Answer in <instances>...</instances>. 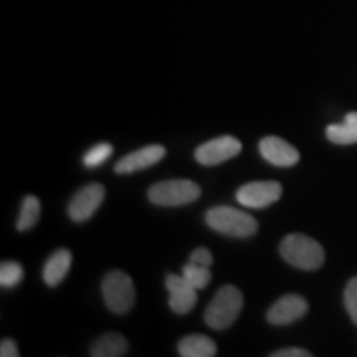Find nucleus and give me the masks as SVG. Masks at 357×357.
<instances>
[{"label": "nucleus", "instance_id": "2", "mask_svg": "<svg viewBox=\"0 0 357 357\" xmlns=\"http://www.w3.org/2000/svg\"><path fill=\"white\" fill-rule=\"evenodd\" d=\"M243 310V294L234 284H223L204 312L205 323L215 331H223L235 323Z\"/></svg>", "mask_w": 357, "mask_h": 357}, {"label": "nucleus", "instance_id": "8", "mask_svg": "<svg viewBox=\"0 0 357 357\" xmlns=\"http://www.w3.org/2000/svg\"><path fill=\"white\" fill-rule=\"evenodd\" d=\"M105 200V185L89 184L79 189L70 200L68 215L73 222H86L95 215Z\"/></svg>", "mask_w": 357, "mask_h": 357}, {"label": "nucleus", "instance_id": "7", "mask_svg": "<svg viewBox=\"0 0 357 357\" xmlns=\"http://www.w3.org/2000/svg\"><path fill=\"white\" fill-rule=\"evenodd\" d=\"M242 151V142L234 136H220L204 142L195 149V160L202 166H217L225 162Z\"/></svg>", "mask_w": 357, "mask_h": 357}, {"label": "nucleus", "instance_id": "24", "mask_svg": "<svg viewBox=\"0 0 357 357\" xmlns=\"http://www.w3.org/2000/svg\"><path fill=\"white\" fill-rule=\"evenodd\" d=\"M271 357H311V352L306 349H301V347H287V349L275 351Z\"/></svg>", "mask_w": 357, "mask_h": 357}, {"label": "nucleus", "instance_id": "9", "mask_svg": "<svg viewBox=\"0 0 357 357\" xmlns=\"http://www.w3.org/2000/svg\"><path fill=\"white\" fill-rule=\"evenodd\" d=\"M307 301L301 294H284L266 312V321L275 326L296 323L307 312Z\"/></svg>", "mask_w": 357, "mask_h": 357}, {"label": "nucleus", "instance_id": "15", "mask_svg": "<svg viewBox=\"0 0 357 357\" xmlns=\"http://www.w3.org/2000/svg\"><path fill=\"white\" fill-rule=\"evenodd\" d=\"M177 351L182 357H213L217 354V344L204 334H189L178 341Z\"/></svg>", "mask_w": 357, "mask_h": 357}, {"label": "nucleus", "instance_id": "5", "mask_svg": "<svg viewBox=\"0 0 357 357\" xmlns=\"http://www.w3.org/2000/svg\"><path fill=\"white\" fill-rule=\"evenodd\" d=\"M102 298L106 306L114 314H126L132 310L136 301V289L131 276L121 270H113L106 273L101 283Z\"/></svg>", "mask_w": 357, "mask_h": 357}, {"label": "nucleus", "instance_id": "3", "mask_svg": "<svg viewBox=\"0 0 357 357\" xmlns=\"http://www.w3.org/2000/svg\"><path fill=\"white\" fill-rule=\"evenodd\" d=\"M205 222L212 230L222 235L247 238L258 231V222L250 213L229 205H217L205 213Z\"/></svg>", "mask_w": 357, "mask_h": 357}, {"label": "nucleus", "instance_id": "12", "mask_svg": "<svg viewBox=\"0 0 357 357\" xmlns=\"http://www.w3.org/2000/svg\"><path fill=\"white\" fill-rule=\"evenodd\" d=\"M166 158V147L153 144L141 147V149L132 151L128 155H124L121 160H118L114 166L116 174H132L142 169H147L154 164H158Z\"/></svg>", "mask_w": 357, "mask_h": 357}, {"label": "nucleus", "instance_id": "1", "mask_svg": "<svg viewBox=\"0 0 357 357\" xmlns=\"http://www.w3.org/2000/svg\"><path fill=\"white\" fill-rule=\"evenodd\" d=\"M280 255L294 268L305 271L318 270L324 263V248L319 242L303 234H289L281 240Z\"/></svg>", "mask_w": 357, "mask_h": 357}, {"label": "nucleus", "instance_id": "23", "mask_svg": "<svg viewBox=\"0 0 357 357\" xmlns=\"http://www.w3.org/2000/svg\"><path fill=\"white\" fill-rule=\"evenodd\" d=\"M0 356L2 357H19L20 351L19 346L15 344V341L10 337H3L0 342Z\"/></svg>", "mask_w": 357, "mask_h": 357}, {"label": "nucleus", "instance_id": "21", "mask_svg": "<svg viewBox=\"0 0 357 357\" xmlns=\"http://www.w3.org/2000/svg\"><path fill=\"white\" fill-rule=\"evenodd\" d=\"M344 306L352 323L357 326V276L349 280L344 289Z\"/></svg>", "mask_w": 357, "mask_h": 357}, {"label": "nucleus", "instance_id": "22", "mask_svg": "<svg viewBox=\"0 0 357 357\" xmlns=\"http://www.w3.org/2000/svg\"><path fill=\"white\" fill-rule=\"evenodd\" d=\"M189 261H190V263H195V265L208 266V268H211V265L213 263V257H212L211 250L200 247V248H195L194 252L190 253Z\"/></svg>", "mask_w": 357, "mask_h": 357}, {"label": "nucleus", "instance_id": "4", "mask_svg": "<svg viewBox=\"0 0 357 357\" xmlns=\"http://www.w3.org/2000/svg\"><path fill=\"white\" fill-rule=\"evenodd\" d=\"M202 194L200 187L189 178H172L158 182L147 190V197L159 207H178L195 202Z\"/></svg>", "mask_w": 357, "mask_h": 357}, {"label": "nucleus", "instance_id": "18", "mask_svg": "<svg viewBox=\"0 0 357 357\" xmlns=\"http://www.w3.org/2000/svg\"><path fill=\"white\" fill-rule=\"evenodd\" d=\"M182 275H184V278L189 281L190 284H194L197 289H204L212 280V273L211 270H208V266H200L190 261L182 268Z\"/></svg>", "mask_w": 357, "mask_h": 357}, {"label": "nucleus", "instance_id": "13", "mask_svg": "<svg viewBox=\"0 0 357 357\" xmlns=\"http://www.w3.org/2000/svg\"><path fill=\"white\" fill-rule=\"evenodd\" d=\"M71 261H73V257H71V252L66 248L56 250L53 255L48 258L47 263L43 266V281L48 284V287H56L61 281L65 280V276L68 275Z\"/></svg>", "mask_w": 357, "mask_h": 357}, {"label": "nucleus", "instance_id": "11", "mask_svg": "<svg viewBox=\"0 0 357 357\" xmlns=\"http://www.w3.org/2000/svg\"><path fill=\"white\" fill-rule=\"evenodd\" d=\"M261 158L276 167H291L300 162V151L278 136L263 137L258 144Z\"/></svg>", "mask_w": 357, "mask_h": 357}, {"label": "nucleus", "instance_id": "16", "mask_svg": "<svg viewBox=\"0 0 357 357\" xmlns=\"http://www.w3.org/2000/svg\"><path fill=\"white\" fill-rule=\"evenodd\" d=\"M326 137L339 146L357 144V111L347 113L341 124H329Z\"/></svg>", "mask_w": 357, "mask_h": 357}, {"label": "nucleus", "instance_id": "6", "mask_svg": "<svg viewBox=\"0 0 357 357\" xmlns=\"http://www.w3.org/2000/svg\"><path fill=\"white\" fill-rule=\"evenodd\" d=\"M283 187L275 181H258L245 184L236 190L235 197L238 204L250 208H265L268 205L278 202Z\"/></svg>", "mask_w": 357, "mask_h": 357}, {"label": "nucleus", "instance_id": "20", "mask_svg": "<svg viewBox=\"0 0 357 357\" xmlns=\"http://www.w3.org/2000/svg\"><path fill=\"white\" fill-rule=\"evenodd\" d=\"M113 154V146L109 142H100L95 147L88 151L83 158V164L86 167H98L101 166L102 162L109 159V155Z\"/></svg>", "mask_w": 357, "mask_h": 357}, {"label": "nucleus", "instance_id": "10", "mask_svg": "<svg viewBox=\"0 0 357 357\" xmlns=\"http://www.w3.org/2000/svg\"><path fill=\"white\" fill-rule=\"evenodd\" d=\"M169 306L176 314H187L197 303V288L184 278V275H169L166 278Z\"/></svg>", "mask_w": 357, "mask_h": 357}, {"label": "nucleus", "instance_id": "14", "mask_svg": "<svg viewBox=\"0 0 357 357\" xmlns=\"http://www.w3.org/2000/svg\"><path fill=\"white\" fill-rule=\"evenodd\" d=\"M128 354V341L119 333H106L93 342L89 356L93 357H121Z\"/></svg>", "mask_w": 357, "mask_h": 357}, {"label": "nucleus", "instance_id": "17", "mask_svg": "<svg viewBox=\"0 0 357 357\" xmlns=\"http://www.w3.org/2000/svg\"><path fill=\"white\" fill-rule=\"evenodd\" d=\"M40 211H42L40 200L35 197V195H26L24 202H22L20 215L19 220H17V230L26 231L32 229V227H35V223H37L40 218Z\"/></svg>", "mask_w": 357, "mask_h": 357}, {"label": "nucleus", "instance_id": "19", "mask_svg": "<svg viewBox=\"0 0 357 357\" xmlns=\"http://www.w3.org/2000/svg\"><path fill=\"white\" fill-rule=\"evenodd\" d=\"M24 280V268L17 261H2L0 265V287L13 288Z\"/></svg>", "mask_w": 357, "mask_h": 357}]
</instances>
